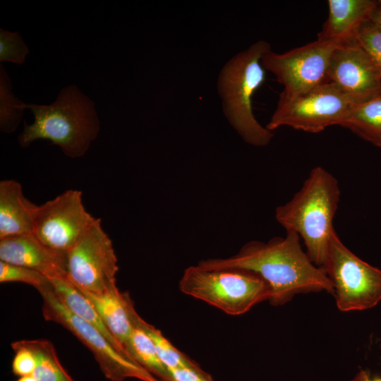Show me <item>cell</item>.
<instances>
[{
  "instance_id": "6da1fadb",
  "label": "cell",
  "mask_w": 381,
  "mask_h": 381,
  "mask_svg": "<svg viewBox=\"0 0 381 381\" xmlns=\"http://www.w3.org/2000/svg\"><path fill=\"white\" fill-rule=\"evenodd\" d=\"M198 266L205 270L242 269L258 274L269 284V301L275 306L288 303L299 294H334L325 272L303 251L300 236L294 231H286L285 237L267 243L251 241L232 257L202 260Z\"/></svg>"
},
{
  "instance_id": "7a4b0ae2",
  "label": "cell",
  "mask_w": 381,
  "mask_h": 381,
  "mask_svg": "<svg viewBox=\"0 0 381 381\" xmlns=\"http://www.w3.org/2000/svg\"><path fill=\"white\" fill-rule=\"evenodd\" d=\"M34 116L31 124L24 122L19 145L28 147L37 140H47L61 147L71 158L83 157L97 137L100 124L95 104L77 86L61 90L50 104H26Z\"/></svg>"
},
{
  "instance_id": "3957f363",
  "label": "cell",
  "mask_w": 381,
  "mask_h": 381,
  "mask_svg": "<svg viewBox=\"0 0 381 381\" xmlns=\"http://www.w3.org/2000/svg\"><path fill=\"white\" fill-rule=\"evenodd\" d=\"M340 199L337 179L322 167H314L291 200L276 208L275 218L286 231H296L306 253L322 267L332 235L333 220Z\"/></svg>"
},
{
  "instance_id": "277c9868",
  "label": "cell",
  "mask_w": 381,
  "mask_h": 381,
  "mask_svg": "<svg viewBox=\"0 0 381 381\" xmlns=\"http://www.w3.org/2000/svg\"><path fill=\"white\" fill-rule=\"evenodd\" d=\"M270 50L269 42H255L224 65L217 83L225 116L242 138L255 146L267 145L273 137L256 120L252 107L253 96L265 80L261 59Z\"/></svg>"
},
{
  "instance_id": "5b68a950",
  "label": "cell",
  "mask_w": 381,
  "mask_h": 381,
  "mask_svg": "<svg viewBox=\"0 0 381 381\" xmlns=\"http://www.w3.org/2000/svg\"><path fill=\"white\" fill-rule=\"evenodd\" d=\"M179 288L231 315L246 313L271 297L270 287L260 276L235 268L205 270L190 266L184 270Z\"/></svg>"
},
{
  "instance_id": "8992f818",
  "label": "cell",
  "mask_w": 381,
  "mask_h": 381,
  "mask_svg": "<svg viewBox=\"0 0 381 381\" xmlns=\"http://www.w3.org/2000/svg\"><path fill=\"white\" fill-rule=\"evenodd\" d=\"M322 268L332 284L339 310H368L381 301V270L352 253L335 231Z\"/></svg>"
},
{
  "instance_id": "52a82bcc",
  "label": "cell",
  "mask_w": 381,
  "mask_h": 381,
  "mask_svg": "<svg viewBox=\"0 0 381 381\" xmlns=\"http://www.w3.org/2000/svg\"><path fill=\"white\" fill-rule=\"evenodd\" d=\"M42 298V314L47 321L63 326L92 353L104 375L111 381L135 378L159 381L138 363L121 353L94 326L69 310L54 290L52 283L37 290Z\"/></svg>"
},
{
  "instance_id": "ba28073f",
  "label": "cell",
  "mask_w": 381,
  "mask_h": 381,
  "mask_svg": "<svg viewBox=\"0 0 381 381\" xmlns=\"http://www.w3.org/2000/svg\"><path fill=\"white\" fill-rule=\"evenodd\" d=\"M357 104L327 80L291 100L278 102L266 128L272 131L286 126L318 133L330 126H339Z\"/></svg>"
},
{
  "instance_id": "9c48e42d",
  "label": "cell",
  "mask_w": 381,
  "mask_h": 381,
  "mask_svg": "<svg viewBox=\"0 0 381 381\" xmlns=\"http://www.w3.org/2000/svg\"><path fill=\"white\" fill-rule=\"evenodd\" d=\"M339 46L317 39L284 53H265L261 59L262 67L284 86L278 102L291 100L328 80L329 59Z\"/></svg>"
},
{
  "instance_id": "30bf717a",
  "label": "cell",
  "mask_w": 381,
  "mask_h": 381,
  "mask_svg": "<svg viewBox=\"0 0 381 381\" xmlns=\"http://www.w3.org/2000/svg\"><path fill=\"white\" fill-rule=\"evenodd\" d=\"M118 260L112 241L95 221L67 252V278L78 288L95 293L117 288Z\"/></svg>"
},
{
  "instance_id": "8fae6325",
  "label": "cell",
  "mask_w": 381,
  "mask_h": 381,
  "mask_svg": "<svg viewBox=\"0 0 381 381\" xmlns=\"http://www.w3.org/2000/svg\"><path fill=\"white\" fill-rule=\"evenodd\" d=\"M82 195L68 190L37 205L33 234L50 248L68 252L96 219L85 210Z\"/></svg>"
},
{
  "instance_id": "7c38bea8",
  "label": "cell",
  "mask_w": 381,
  "mask_h": 381,
  "mask_svg": "<svg viewBox=\"0 0 381 381\" xmlns=\"http://www.w3.org/2000/svg\"><path fill=\"white\" fill-rule=\"evenodd\" d=\"M327 78L358 104L381 95V73L356 41L334 49Z\"/></svg>"
},
{
  "instance_id": "4fadbf2b",
  "label": "cell",
  "mask_w": 381,
  "mask_h": 381,
  "mask_svg": "<svg viewBox=\"0 0 381 381\" xmlns=\"http://www.w3.org/2000/svg\"><path fill=\"white\" fill-rule=\"evenodd\" d=\"M0 260L37 270L49 278L67 276V252L50 248L33 233L1 238Z\"/></svg>"
},
{
  "instance_id": "5bb4252c",
  "label": "cell",
  "mask_w": 381,
  "mask_h": 381,
  "mask_svg": "<svg viewBox=\"0 0 381 381\" xmlns=\"http://www.w3.org/2000/svg\"><path fill=\"white\" fill-rule=\"evenodd\" d=\"M378 1L329 0V16L318 39L344 45L355 41L361 25L370 20Z\"/></svg>"
},
{
  "instance_id": "9a60e30c",
  "label": "cell",
  "mask_w": 381,
  "mask_h": 381,
  "mask_svg": "<svg viewBox=\"0 0 381 381\" xmlns=\"http://www.w3.org/2000/svg\"><path fill=\"white\" fill-rule=\"evenodd\" d=\"M37 205L27 199L15 180L0 182V239L33 232Z\"/></svg>"
},
{
  "instance_id": "2e32d148",
  "label": "cell",
  "mask_w": 381,
  "mask_h": 381,
  "mask_svg": "<svg viewBox=\"0 0 381 381\" xmlns=\"http://www.w3.org/2000/svg\"><path fill=\"white\" fill-rule=\"evenodd\" d=\"M79 289L93 304L107 329L128 356L125 348L133 328L128 313L131 298L128 294L120 292L118 288L100 294Z\"/></svg>"
},
{
  "instance_id": "e0dca14e",
  "label": "cell",
  "mask_w": 381,
  "mask_h": 381,
  "mask_svg": "<svg viewBox=\"0 0 381 381\" xmlns=\"http://www.w3.org/2000/svg\"><path fill=\"white\" fill-rule=\"evenodd\" d=\"M49 279L54 290L69 310L94 326L121 353L128 358L107 329L91 301L67 277H56Z\"/></svg>"
},
{
  "instance_id": "ac0fdd59",
  "label": "cell",
  "mask_w": 381,
  "mask_h": 381,
  "mask_svg": "<svg viewBox=\"0 0 381 381\" xmlns=\"http://www.w3.org/2000/svg\"><path fill=\"white\" fill-rule=\"evenodd\" d=\"M339 126L374 145L381 138V95L355 105Z\"/></svg>"
},
{
  "instance_id": "d6986e66",
  "label": "cell",
  "mask_w": 381,
  "mask_h": 381,
  "mask_svg": "<svg viewBox=\"0 0 381 381\" xmlns=\"http://www.w3.org/2000/svg\"><path fill=\"white\" fill-rule=\"evenodd\" d=\"M132 325L131 333L125 348L129 358L159 381H173L168 368L159 358L151 339L140 327L133 323Z\"/></svg>"
},
{
  "instance_id": "ffe728a7",
  "label": "cell",
  "mask_w": 381,
  "mask_h": 381,
  "mask_svg": "<svg viewBox=\"0 0 381 381\" xmlns=\"http://www.w3.org/2000/svg\"><path fill=\"white\" fill-rule=\"evenodd\" d=\"M13 343L30 350L35 355L36 367L32 375L37 381H75L61 365L51 341L24 339Z\"/></svg>"
},
{
  "instance_id": "44dd1931",
  "label": "cell",
  "mask_w": 381,
  "mask_h": 381,
  "mask_svg": "<svg viewBox=\"0 0 381 381\" xmlns=\"http://www.w3.org/2000/svg\"><path fill=\"white\" fill-rule=\"evenodd\" d=\"M128 313L131 323L140 327L151 339L159 358L168 370L200 367L195 361L177 349L159 329L145 321L135 311L131 299L128 302Z\"/></svg>"
},
{
  "instance_id": "7402d4cb",
  "label": "cell",
  "mask_w": 381,
  "mask_h": 381,
  "mask_svg": "<svg viewBox=\"0 0 381 381\" xmlns=\"http://www.w3.org/2000/svg\"><path fill=\"white\" fill-rule=\"evenodd\" d=\"M26 104L16 97L12 92L11 80L0 66V129L4 133L15 131L22 119Z\"/></svg>"
},
{
  "instance_id": "603a6c76",
  "label": "cell",
  "mask_w": 381,
  "mask_h": 381,
  "mask_svg": "<svg viewBox=\"0 0 381 381\" xmlns=\"http://www.w3.org/2000/svg\"><path fill=\"white\" fill-rule=\"evenodd\" d=\"M11 282L25 283L37 290L51 284L49 278L40 272L0 260V282Z\"/></svg>"
},
{
  "instance_id": "cb8c5ba5",
  "label": "cell",
  "mask_w": 381,
  "mask_h": 381,
  "mask_svg": "<svg viewBox=\"0 0 381 381\" xmlns=\"http://www.w3.org/2000/svg\"><path fill=\"white\" fill-rule=\"evenodd\" d=\"M355 41L369 56L381 73V30L371 20L363 23L358 30Z\"/></svg>"
},
{
  "instance_id": "d4e9b609",
  "label": "cell",
  "mask_w": 381,
  "mask_h": 381,
  "mask_svg": "<svg viewBox=\"0 0 381 381\" xmlns=\"http://www.w3.org/2000/svg\"><path fill=\"white\" fill-rule=\"evenodd\" d=\"M29 49L18 32L0 30V61L23 64Z\"/></svg>"
},
{
  "instance_id": "484cf974",
  "label": "cell",
  "mask_w": 381,
  "mask_h": 381,
  "mask_svg": "<svg viewBox=\"0 0 381 381\" xmlns=\"http://www.w3.org/2000/svg\"><path fill=\"white\" fill-rule=\"evenodd\" d=\"M16 352L12 362L13 373L20 377L32 375L36 367V359L33 353L23 346L11 344Z\"/></svg>"
},
{
  "instance_id": "4316f807",
  "label": "cell",
  "mask_w": 381,
  "mask_h": 381,
  "mask_svg": "<svg viewBox=\"0 0 381 381\" xmlns=\"http://www.w3.org/2000/svg\"><path fill=\"white\" fill-rule=\"evenodd\" d=\"M173 381H214L200 367L181 368L169 370Z\"/></svg>"
},
{
  "instance_id": "83f0119b",
  "label": "cell",
  "mask_w": 381,
  "mask_h": 381,
  "mask_svg": "<svg viewBox=\"0 0 381 381\" xmlns=\"http://www.w3.org/2000/svg\"><path fill=\"white\" fill-rule=\"evenodd\" d=\"M370 20L380 29L381 30V1H378V3L375 8Z\"/></svg>"
},
{
  "instance_id": "f1b7e54d",
  "label": "cell",
  "mask_w": 381,
  "mask_h": 381,
  "mask_svg": "<svg viewBox=\"0 0 381 381\" xmlns=\"http://www.w3.org/2000/svg\"><path fill=\"white\" fill-rule=\"evenodd\" d=\"M370 376V373L366 370H359L356 375L348 381H368Z\"/></svg>"
},
{
  "instance_id": "f546056e",
  "label": "cell",
  "mask_w": 381,
  "mask_h": 381,
  "mask_svg": "<svg viewBox=\"0 0 381 381\" xmlns=\"http://www.w3.org/2000/svg\"><path fill=\"white\" fill-rule=\"evenodd\" d=\"M17 381H37L32 375L20 377Z\"/></svg>"
},
{
  "instance_id": "4dcf8cb0",
  "label": "cell",
  "mask_w": 381,
  "mask_h": 381,
  "mask_svg": "<svg viewBox=\"0 0 381 381\" xmlns=\"http://www.w3.org/2000/svg\"><path fill=\"white\" fill-rule=\"evenodd\" d=\"M368 381H381V377L379 375L370 376Z\"/></svg>"
},
{
  "instance_id": "1f68e13d",
  "label": "cell",
  "mask_w": 381,
  "mask_h": 381,
  "mask_svg": "<svg viewBox=\"0 0 381 381\" xmlns=\"http://www.w3.org/2000/svg\"><path fill=\"white\" fill-rule=\"evenodd\" d=\"M374 145L377 146V147H379L381 148V138L379 139L375 144Z\"/></svg>"
},
{
  "instance_id": "d6a6232c",
  "label": "cell",
  "mask_w": 381,
  "mask_h": 381,
  "mask_svg": "<svg viewBox=\"0 0 381 381\" xmlns=\"http://www.w3.org/2000/svg\"></svg>"
}]
</instances>
